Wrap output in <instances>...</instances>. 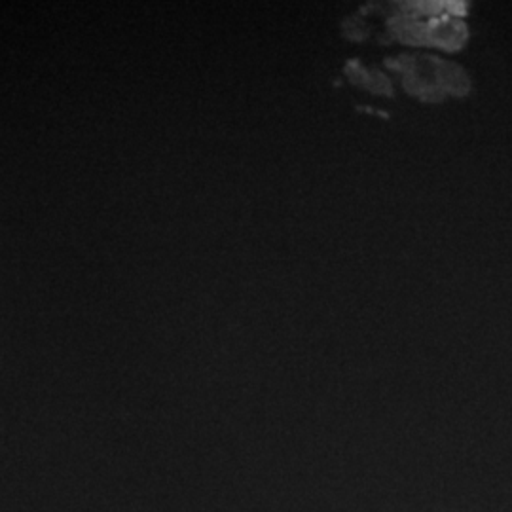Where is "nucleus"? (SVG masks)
<instances>
[{"label": "nucleus", "mask_w": 512, "mask_h": 512, "mask_svg": "<svg viewBox=\"0 0 512 512\" xmlns=\"http://www.w3.org/2000/svg\"><path fill=\"white\" fill-rule=\"evenodd\" d=\"M346 73L349 74V78L353 82H357L359 86H365L370 92L391 95V86H389V80L385 78L384 74L376 73V71H365L355 61L349 63Z\"/></svg>", "instance_id": "nucleus-3"}, {"label": "nucleus", "mask_w": 512, "mask_h": 512, "mask_svg": "<svg viewBox=\"0 0 512 512\" xmlns=\"http://www.w3.org/2000/svg\"><path fill=\"white\" fill-rule=\"evenodd\" d=\"M391 38L408 46H427L446 52L463 48L467 40V27L456 16H421L401 12L393 6V16L387 19Z\"/></svg>", "instance_id": "nucleus-2"}, {"label": "nucleus", "mask_w": 512, "mask_h": 512, "mask_svg": "<svg viewBox=\"0 0 512 512\" xmlns=\"http://www.w3.org/2000/svg\"><path fill=\"white\" fill-rule=\"evenodd\" d=\"M389 69L403 74L404 88L410 95L423 101H440L446 95H463L469 92V80L463 71L431 55H399L385 61Z\"/></svg>", "instance_id": "nucleus-1"}]
</instances>
